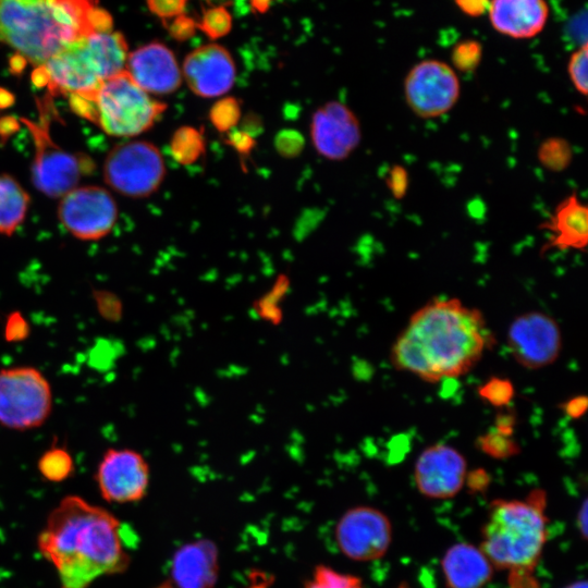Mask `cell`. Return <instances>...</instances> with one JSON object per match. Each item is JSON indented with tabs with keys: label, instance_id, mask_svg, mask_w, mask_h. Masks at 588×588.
Wrapping results in <instances>:
<instances>
[{
	"label": "cell",
	"instance_id": "obj_1",
	"mask_svg": "<svg viewBox=\"0 0 588 588\" xmlns=\"http://www.w3.org/2000/svg\"><path fill=\"white\" fill-rule=\"evenodd\" d=\"M494 344L483 314L455 297L428 301L396 336L390 360L396 370L433 383L471 370Z\"/></svg>",
	"mask_w": 588,
	"mask_h": 588
},
{
	"label": "cell",
	"instance_id": "obj_2",
	"mask_svg": "<svg viewBox=\"0 0 588 588\" xmlns=\"http://www.w3.org/2000/svg\"><path fill=\"white\" fill-rule=\"evenodd\" d=\"M37 547L56 568L61 588H88L102 576L125 572L131 563L120 520L77 495L63 498L49 513Z\"/></svg>",
	"mask_w": 588,
	"mask_h": 588
},
{
	"label": "cell",
	"instance_id": "obj_3",
	"mask_svg": "<svg viewBox=\"0 0 588 588\" xmlns=\"http://www.w3.org/2000/svg\"><path fill=\"white\" fill-rule=\"evenodd\" d=\"M96 0H0V42L39 66L72 41L91 34Z\"/></svg>",
	"mask_w": 588,
	"mask_h": 588
},
{
	"label": "cell",
	"instance_id": "obj_4",
	"mask_svg": "<svg viewBox=\"0 0 588 588\" xmlns=\"http://www.w3.org/2000/svg\"><path fill=\"white\" fill-rule=\"evenodd\" d=\"M544 494L528 500H494L482 528L481 551L493 567L527 574L532 571L547 541Z\"/></svg>",
	"mask_w": 588,
	"mask_h": 588
},
{
	"label": "cell",
	"instance_id": "obj_5",
	"mask_svg": "<svg viewBox=\"0 0 588 588\" xmlns=\"http://www.w3.org/2000/svg\"><path fill=\"white\" fill-rule=\"evenodd\" d=\"M127 44L120 32L91 33L39 65L48 94L93 95L103 81L125 71Z\"/></svg>",
	"mask_w": 588,
	"mask_h": 588
},
{
	"label": "cell",
	"instance_id": "obj_6",
	"mask_svg": "<svg viewBox=\"0 0 588 588\" xmlns=\"http://www.w3.org/2000/svg\"><path fill=\"white\" fill-rule=\"evenodd\" d=\"M71 109L108 135L132 137L148 131L167 105L152 99L123 71L106 81L89 96H69Z\"/></svg>",
	"mask_w": 588,
	"mask_h": 588
},
{
	"label": "cell",
	"instance_id": "obj_7",
	"mask_svg": "<svg viewBox=\"0 0 588 588\" xmlns=\"http://www.w3.org/2000/svg\"><path fill=\"white\" fill-rule=\"evenodd\" d=\"M37 102L40 120L22 119L35 143L32 180L45 195L62 197L75 188L79 180L95 169V164L88 156L63 150L52 140L49 133L51 119L56 117L52 96L47 94Z\"/></svg>",
	"mask_w": 588,
	"mask_h": 588
},
{
	"label": "cell",
	"instance_id": "obj_8",
	"mask_svg": "<svg viewBox=\"0 0 588 588\" xmlns=\"http://www.w3.org/2000/svg\"><path fill=\"white\" fill-rule=\"evenodd\" d=\"M52 391L36 368L19 366L0 370V425L13 430L40 427L50 416Z\"/></svg>",
	"mask_w": 588,
	"mask_h": 588
},
{
	"label": "cell",
	"instance_id": "obj_9",
	"mask_svg": "<svg viewBox=\"0 0 588 588\" xmlns=\"http://www.w3.org/2000/svg\"><path fill=\"white\" fill-rule=\"evenodd\" d=\"M166 175L159 149L146 140L114 146L103 164L106 183L121 195L143 198L155 193Z\"/></svg>",
	"mask_w": 588,
	"mask_h": 588
},
{
	"label": "cell",
	"instance_id": "obj_10",
	"mask_svg": "<svg viewBox=\"0 0 588 588\" xmlns=\"http://www.w3.org/2000/svg\"><path fill=\"white\" fill-rule=\"evenodd\" d=\"M461 84L448 63L422 60L411 68L404 79V97L411 111L420 119H436L457 103Z\"/></svg>",
	"mask_w": 588,
	"mask_h": 588
},
{
	"label": "cell",
	"instance_id": "obj_11",
	"mask_svg": "<svg viewBox=\"0 0 588 588\" xmlns=\"http://www.w3.org/2000/svg\"><path fill=\"white\" fill-rule=\"evenodd\" d=\"M506 345L517 364L527 369H541L561 355L562 331L550 315L540 310L526 311L511 321Z\"/></svg>",
	"mask_w": 588,
	"mask_h": 588
},
{
	"label": "cell",
	"instance_id": "obj_12",
	"mask_svg": "<svg viewBox=\"0 0 588 588\" xmlns=\"http://www.w3.org/2000/svg\"><path fill=\"white\" fill-rule=\"evenodd\" d=\"M334 538L346 558L356 562L373 561L387 553L392 541V525L382 511L358 505L340 517Z\"/></svg>",
	"mask_w": 588,
	"mask_h": 588
},
{
	"label": "cell",
	"instance_id": "obj_13",
	"mask_svg": "<svg viewBox=\"0 0 588 588\" xmlns=\"http://www.w3.org/2000/svg\"><path fill=\"white\" fill-rule=\"evenodd\" d=\"M58 217L75 237L99 240L114 226L118 208L113 197L102 187H75L62 196Z\"/></svg>",
	"mask_w": 588,
	"mask_h": 588
},
{
	"label": "cell",
	"instance_id": "obj_14",
	"mask_svg": "<svg viewBox=\"0 0 588 588\" xmlns=\"http://www.w3.org/2000/svg\"><path fill=\"white\" fill-rule=\"evenodd\" d=\"M149 466L145 457L131 449H108L95 474L99 492L107 502H138L147 493Z\"/></svg>",
	"mask_w": 588,
	"mask_h": 588
},
{
	"label": "cell",
	"instance_id": "obj_15",
	"mask_svg": "<svg viewBox=\"0 0 588 588\" xmlns=\"http://www.w3.org/2000/svg\"><path fill=\"white\" fill-rule=\"evenodd\" d=\"M467 478L465 456L446 443H433L417 457L414 481L417 490L430 499H450L456 495Z\"/></svg>",
	"mask_w": 588,
	"mask_h": 588
},
{
	"label": "cell",
	"instance_id": "obj_16",
	"mask_svg": "<svg viewBox=\"0 0 588 588\" xmlns=\"http://www.w3.org/2000/svg\"><path fill=\"white\" fill-rule=\"evenodd\" d=\"M310 137L319 155L332 161H341L358 147L362 139L360 124L346 105L329 101L314 112Z\"/></svg>",
	"mask_w": 588,
	"mask_h": 588
},
{
	"label": "cell",
	"instance_id": "obj_17",
	"mask_svg": "<svg viewBox=\"0 0 588 588\" xmlns=\"http://www.w3.org/2000/svg\"><path fill=\"white\" fill-rule=\"evenodd\" d=\"M181 71L189 89L201 98L225 95L236 76L233 58L217 44L204 45L189 52Z\"/></svg>",
	"mask_w": 588,
	"mask_h": 588
},
{
	"label": "cell",
	"instance_id": "obj_18",
	"mask_svg": "<svg viewBox=\"0 0 588 588\" xmlns=\"http://www.w3.org/2000/svg\"><path fill=\"white\" fill-rule=\"evenodd\" d=\"M125 71L147 94L169 95L182 83V71L173 52L152 41L128 53Z\"/></svg>",
	"mask_w": 588,
	"mask_h": 588
},
{
	"label": "cell",
	"instance_id": "obj_19",
	"mask_svg": "<svg viewBox=\"0 0 588 588\" xmlns=\"http://www.w3.org/2000/svg\"><path fill=\"white\" fill-rule=\"evenodd\" d=\"M540 229L548 234L542 252H585L588 244V208L575 193L569 194L558 204Z\"/></svg>",
	"mask_w": 588,
	"mask_h": 588
},
{
	"label": "cell",
	"instance_id": "obj_20",
	"mask_svg": "<svg viewBox=\"0 0 588 588\" xmlns=\"http://www.w3.org/2000/svg\"><path fill=\"white\" fill-rule=\"evenodd\" d=\"M171 578L177 588H213L219 576V552L208 539L181 546L171 561Z\"/></svg>",
	"mask_w": 588,
	"mask_h": 588
},
{
	"label": "cell",
	"instance_id": "obj_21",
	"mask_svg": "<svg viewBox=\"0 0 588 588\" xmlns=\"http://www.w3.org/2000/svg\"><path fill=\"white\" fill-rule=\"evenodd\" d=\"M488 13L498 33L514 39H527L541 33L549 16V7L546 0H491Z\"/></svg>",
	"mask_w": 588,
	"mask_h": 588
},
{
	"label": "cell",
	"instance_id": "obj_22",
	"mask_svg": "<svg viewBox=\"0 0 588 588\" xmlns=\"http://www.w3.org/2000/svg\"><path fill=\"white\" fill-rule=\"evenodd\" d=\"M448 588H483L492 578L493 565L481 551L467 542L451 546L441 560Z\"/></svg>",
	"mask_w": 588,
	"mask_h": 588
},
{
	"label": "cell",
	"instance_id": "obj_23",
	"mask_svg": "<svg viewBox=\"0 0 588 588\" xmlns=\"http://www.w3.org/2000/svg\"><path fill=\"white\" fill-rule=\"evenodd\" d=\"M29 196L19 182L8 174L0 175V233L10 235L24 220Z\"/></svg>",
	"mask_w": 588,
	"mask_h": 588
},
{
	"label": "cell",
	"instance_id": "obj_24",
	"mask_svg": "<svg viewBox=\"0 0 588 588\" xmlns=\"http://www.w3.org/2000/svg\"><path fill=\"white\" fill-rule=\"evenodd\" d=\"M170 151L174 160L181 164L196 162L205 152L203 133L194 126H181L172 135Z\"/></svg>",
	"mask_w": 588,
	"mask_h": 588
},
{
	"label": "cell",
	"instance_id": "obj_25",
	"mask_svg": "<svg viewBox=\"0 0 588 588\" xmlns=\"http://www.w3.org/2000/svg\"><path fill=\"white\" fill-rule=\"evenodd\" d=\"M39 474L50 482H61L72 476L74 462L71 454L61 446L45 451L38 460Z\"/></svg>",
	"mask_w": 588,
	"mask_h": 588
},
{
	"label": "cell",
	"instance_id": "obj_26",
	"mask_svg": "<svg viewBox=\"0 0 588 588\" xmlns=\"http://www.w3.org/2000/svg\"><path fill=\"white\" fill-rule=\"evenodd\" d=\"M304 588H363L360 578L340 573L329 566L318 565Z\"/></svg>",
	"mask_w": 588,
	"mask_h": 588
},
{
	"label": "cell",
	"instance_id": "obj_27",
	"mask_svg": "<svg viewBox=\"0 0 588 588\" xmlns=\"http://www.w3.org/2000/svg\"><path fill=\"white\" fill-rule=\"evenodd\" d=\"M538 159L547 169L561 171L568 166L572 159V150L564 139L549 138L539 147Z\"/></svg>",
	"mask_w": 588,
	"mask_h": 588
},
{
	"label": "cell",
	"instance_id": "obj_28",
	"mask_svg": "<svg viewBox=\"0 0 588 588\" xmlns=\"http://www.w3.org/2000/svg\"><path fill=\"white\" fill-rule=\"evenodd\" d=\"M196 24L209 38L218 39L231 30L232 16L223 5H216L204 10Z\"/></svg>",
	"mask_w": 588,
	"mask_h": 588
},
{
	"label": "cell",
	"instance_id": "obj_29",
	"mask_svg": "<svg viewBox=\"0 0 588 588\" xmlns=\"http://www.w3.org/2000/svg\"><path fill=\"white\" fill-rule=\"evenodd\" d=\"M241 117L237 99L226 97L218 100L211 108L209 119L219 132H228L235 126Z\"/></svg>",
	"mask_w": 588,
	"mask_h": 588
},
{
	"label": "cell",
	"instance_id": "obj_30",
	"mask_svg": "<svg viewBox=\"0 0 588 588\" xmlns=\"http://www.w3.org/2000/svg\"><path fill=\"white\" fill-rule=\"evenodd\" d=\"M482 57V47L475 39H465L452 50L451 60L455 69L461 72H473L479 65Z\"/></svg>",
	"mask_w": 588,
	"mask_h": 588
},
{
	"label": "cell",
	"instance_id": "obj_31",
	"mask_svg": "<svg viewBox=\"0 0 588 588\" xmlns=\"http://www.w3.org/2000/svg\"><path fill=\"white\" fill-rule=\"evenodd\" d=\"M587 68L588 48L587 44L579 46L572 52L567 62V74L575 89L583 96H587Z\"/></svg>",
	"mask_w": 588,
	"mask_h": 588
},
{
	"label": "cell",
	"instance_id": "obj_32",
	"mask_svg": "<svg viewBox=\"0 0 588 588\" xmlns=\"http://www.w3.org/2000/svg\"><path fill=\"white\" fill-rule=\"evenodd\" d=\"M479 395L494 406L507 405L514 395V388L510 380L491 378L479 389Z\"/></svg>",
	"mask_w": 588,
	"mask_h": 588
},
{
	"label": "cell",
	"instance_id": "obj_33",
	"mask_svg": "<svg viewBox=\"0 0 588 588\" xmlns=\"http://www.w3.org/2000/svg\"><path fill=\"white\" fill-rule=\"evenodd\" d=\"M480 443L482 450L492 457L503 458L517 453V445L500 430L483 436Z\"/></svg>",
	"mask_w": 588,
	"mask_h": 588
},
{
	"label": "cell",
	"instance_id": "obj_34",
	"mask_svg": "<svg viewBox=\"0 0 588 588\" xmlns=\"http://www.w3.org/2000/svg\"><path fill=\"white\" fill-rule=\"evenodd\" d=\"M187 0H146L149 10L163 22L183 14Z\"/></svg>",
	"mask_w": 588,
	"mask_h": 588
},
{
	"label": "cell",
	"instance_id": "obj_35",
	"mask_svg": "<svg viewBox=\"0 0 588 588\" xmlns=\"http://www.w3.org/2000/svg\"><path fill=\"white\" fill-rule=\"evenodd\" d=\"M172 22L167 25V28L170 35L176 40H185L192 37L197 28L196 22L181 14L174 19H171Z\"/></svg>",
	"mask_w": 588,
	"mask_h": 588
},
{
	"label": "cell",
	"instance_id": "obj_36",
	"mask_svg": "<svg viewBox=\"0 0 588 588\" xmlns=\"http://www.w3.org/2000/svg\"><path fill=\"white\" fill-rule=\"evenodd\" d=\"M407 184L408 176L404 168L395 166L389 171L387 185L395 198H401L405 195Z\"/></svg>",
	"mask_w": 588,
	"mask_h": 588
},
{
	"label": "cell",
	"instance_id": "obj_37",
	"mask_svg": "<svg viewBox=\"0 0 588 588\" xmlns=\"http://www.w3.org/2000/svg\"><path fill=\"white\" fill-rule=\"evenodd\" d=\"M491 0H455L458 9L468 16L478 17L488 12Z\"/></svg>",
	"mask_w": 588,
	"mask_h": 588
},
{
	"label": "cell",
	"instance_id": "obj_38",
	"mask_svg": "<svg viewBox=\"0 0 588 588\" xmlns=\"http://www.w3.org/2000/svg\"><path fill=\"white\" fill-rule=\"evenodd\" d=\"M568 32L571 34V37L579 44V46H583L587 44V25H586V12L579 13L575 15L572 21H569Z\"/></svg>",
	"mask_w": 588,
	"mask_h": 588
},
{
	"label": "cell",
	"instance_id": "obj_39",
	"mask_svg": "<svg viewBox=\"0 0 588 588\" xmlns=\"http://www.w3.org/2000/svg\"><path fill=\"white\" fill-rule=\"evenodd\" d=\"M27 324L22 317L12 315L7 323L5 335L10 340H21L27 334Z\"/></svg>",
	"mask_w": 588,
	"mask_h": 588
},
{
	"label": "cell",
	"instance_id": "obj_40",
	"mask_svg": "<svg viewBox=\"0 0 588 588\" xmlns=\"http://www.w3.org/2000/svg\"><path fill=\"white\" fill-rule=\"evenodd\" d=\"M586 408L587 399L585 396H577L571 399L563 405L565 414L572 418H578L584 415Z\"/></svg>",
	"mask_w": 588,
	"mask_h": 588
},
{
	"label": "cell",
	"instance_id": "obj_41",
	"mask_svg": "<svg viewBox=\"0 0 588 588\" xmlns=\"http://www.w3.org/2000/svg\"><path fill=\"white\" fill-rule=\"evenodd\" d=\"M577 527L584 539H587V529H588V506L587 500H584L577 515Z\"/></svg>",
	"mask_w": 588,
	"mask_h": 588
},
{
	"label": "cell",
	"instance_id": "obj_42",
	"mask_svg": "<svg viewBox=\"0 0 588 588\" xmlns=\"http://www.w3.org/2000/svg\"><path fill=\"white\" fill-rule=\"evenodd\" d=\"M232 145L240 151H247L253 146V140L247 134H233Z\"/></svg>",
	"mask_w": 588,
	"mask_h": 588
},
{
	"label": "cell",
	"instance_id": "obj_43",
	"mask_svg": "<svg viewBox=\"0 0 588 588\" xmlns=\"http://www.w3.org/2000/svg\"><path fill=\"white\" fill-rule=\"evenodd\" d=\"M27 61L20 54L15 53L10 60V68L13 73H20L26 65Z\"/></svg>",
	"mask_w": 588,
	"mask_h": 588
},
{
	"label": "cell",
	"instance_id": "obj_44",
	"mask_svg": "<svg viewBox=\"0 0 588 588\" xmlns=\"http://www.w3.org/2000/svg\"><path fill=\"white\" fill-rule=\"evenodd\" d=\"M271 1L272 0H249V3L254 12L265 13L269 9Z\"/></svg>",
	"mask_w": 588,
	"mask_h": 588
},
{
	"label": "cell",
	"instance_id": "obj_45",
	"mask_svg": "<svg viewBox=\"0 0 588 588\" xmlns=\"http://www.w3.org/2000/svg\"><path fill=\"white\" fill-rule=\"evenodd\" d=\"M12 99L13 97L9 91L0 88V106L1 107L7 106V102L11 103Z\"/></svg>",
	"mask_w": 588,
	"mask_h": 588
},
{
	"label": "cell",
	"instance_id": "obj_46",
	"mask_svg": "<svg viewBox=\"0 0 588 588\" xmlns=\"http://www.w3.org/2000/svg\"><path fill=\"white\" fill-rule=\"evenodd\" d=\"M564 588H588V585H587V580L583 579V580H576L565 586Z\"/></svg>",
	"mask_w": 588,
	"mask_h": 588
}]
</instances>
